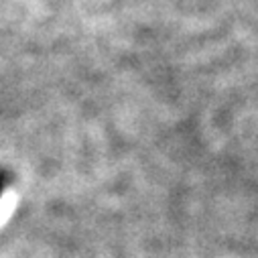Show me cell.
I'll return each mask as SVG.
<instances>
[{
	"label": "cell",
	"mask_w": 258,
	"mask_h": 258,
	"mask_svg": "<svg viewBox=\"0 0 258 258\" xmlns=\"http://www.w3.org/2000/svg\"><path fill=\"white\" fill-rule=\"evenodd\" d=\"M3 187H5V177L0 175V191H3Z\"/></svg>",
	"instance_id": "6da1fadb"
}]
</instances>
